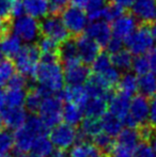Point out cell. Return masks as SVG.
<instances>
[{
    "instance_id": "cell-41",
    "label": "cell",
    "mask_w": 156,
    "mask_h": 157,
    "mask_svg": "<svg viewBox=\"0 0 156 157\" xmlns=\"http://www.w3.org/2000/svg\"><path fill=\"white\" fill-rule=\"evenodd\" d=\"M41 54H45V52H58L59 43L56 42L55 40L50 39V37L44 36V35H40L36 42Z\"/></svg>"
},
{
    "instance_id": "cell-42",
    "label": "cell",
    "mask_w": 156,
    "mask_h": 157,
    "mask_svg": "<svg viewBox=\"0 0 156 157\" xmlns=\"http://www.w3.org/2000/svg\"><path fill=\"white\" fill-rule=\"evenodd\" d=\"M6 86L9 89H27V87L29 86V81L27 77L17 72L11 77Z\"/></svg>"
},
{
    "instance_id": "cell-59",
    "label": "cell",
    "mask_w": 156,
    "mask_h": 157,
    "mask_svg": "<svg viewBox=\"0 0 156 157\" xmlns=\"http://www.w3.org/2000/svg\"><path fill=\"white\" fill-rule=\"evenodd\" d=\"M1 157H8V156H6V155H4V156H1Z\"/></svg>"
},
{
    "instance_id": "cell-32",
    "label": "cell",
    "mask_w": 156,
    "mask_h": 157,
    "mask_svg": "<svg viewBox=\"0 0 156 157\" xmlns=\"http://www.w3.org/2000/svg\"><path fill=\"white\" fill-rule=\"evenodd\" d=\"M92 142L103 152L107 157L110 155V152L112 150V147L115 144V137L106 134L103 130H101L98 134L92 138Z\"/></svg>"
},
{
    "instance_id": "cell-21",
    "label": "cell",
    "mask_w": 156,
    "mask_h": 157,
    "mask_svg": "<svg viewBox=\"0 0 156 157\" xmlns=\"http://www.w3.org/2000/svg\"><path fill=\"white\" fill-rule=\"evenodd\" d=\"M70 157H107L94 144L90 141H78L71 150Z\"/></svg>"
},
{
    "instance_id": "cell-51",
    "label": "cell",
    "mask_w": 156,
    "mask_h": 157,
    "mask_svg": "<svg viewBox=\"0 0 156 157\" xmlns=\"http://www.w3.org/2000/svg\"><path fill=\"white\" fill-rule=\"evenodd\" d=\"M47 157H69L67 153V150H63V149H58L57 147L56 150H52V152L49 154Z\"/></svg>"
},
{
    "instance_id": "cell-17",
    "label": "cell",
    "mask_w": 156,
    "mask_h": 157,
    "mask_svg": "<svg viewBox=\"0 0 156 157\" xmlns=\"http://www.w3.org/2000/svg\"><path fill=\"white\" fill-rule=\"evenodd\" d=\"M129 104H131V97L119 91H115L108 99L107 107L111 114L122 121L128 114Z\"/></svg>"
},
{
    "instance_id": "cell-37",
    "label": "cell",
    "mask_w": 156,
    "mask_h": 157,
    "mask_svg": "<svg viewBox=\"0 0 156 157\" xmlns=\"http://www.w3.org/2000/svg\"><path fill=\"white\" fill-rule=\"evenodd\" d=\"M16 73L14 62L12 59L6 58L0 62V88L6 86L11 77Z\"/></svg>"
},
{
    "instance_id": "cell-46",
    "label": "cell",
    "mask_w": 156,
    "mask_h": 157,
    "mask_svg": "<svg viewBox=\"0 0 156 157\" xmlns=\"http://www.w3.org/2000/svg\"><path fill=\"white\" fill-rule=\"evenodd\" d=\"M25 13L23 0H11V17L16 18Z\"/></svg>"
},
{
    "instance_id": "cell-11",
    "label": "cell",
    "mask_w": 156,
    "mask_h": 157,
    "mask_svg": "<svg viewBox=\"0 0 156 157\" xmlns=\"http://www.w3.org/2000/svg\"><path fill=\"white\" fill-rule=\"evenodd\" d=\"M128 116L133 119L137 128L149 123V99L143 95H135L131 99Z\"/></svg>"
},
{
    "instance_id": "cell-25",
    "label": "cell",
    "mask_w": 156,
    "mask_h": 157,
    "mask_svg": "<svg viewBox=\"0 0 156 157\" xmlns=\"http://www.w3.org/2000/svg\"><path fill=\"white\" fill-rule=\"evenodd\" d=\"M118 91L131 97L138 92V78L135 73H129L128 71L121 75L120 81L117 87Z\"/></svg>"
},
{
    "instance_id": "cell-3",
    "label": "cell",
    "mask_w": 156,
    "mask_h": 157,
    "mask_svg": "<svg viewBox=\"0 0 156 157\" xmlns=\"http://www.w3.org/2000/svg\"><path fill=\"white\" fill-rule=\"evenodd\" d=\"M40 52L36 44H28L21 46V50L14 56V65L18 73L28 79H34L36 67L40 62Z\"/></svg>"
},
{
    "instance_id": "cell-35",
    "label": "cell",
    "mask_w": 156,
    "mask_h": 157,
    "mask_svg": "<svg viewBox=\"0 0 156 157\" xmlns=\"http://www.w3.org/2000/svg\"><path fill=\"white\" fill-rule=\"evenodd\" d=\"M54 150V144L47 136H41L36 139L31 151L42 157H47Z\"/></svg>"
},
{
    "instance_id": "cell-44",
    "label": "cell",
    "mask_w": 156,
    "mask_h": 157,
    "mask_svg": "<svg viewBox=\"0 0 156 157\" xmlns=\"http://www.w3.org/2000/svg\"><path fill=\"white\" fill-rule=\"evenodd\" d=\"M134 157H156V153L146 141H141L137 147Z\"/></svg>"
},
{
    "instance_id": "cell-57",
    "label": "cell",
    "mask_w": 156,
    "mask_h": 157,
    "mask_svg": "<svg viewBox=\"0 0 156 157\" xmlns=\"http://www.w3.org/2000/svg\"><path fill=\"white\" fill-rule=\"evenodd\" d=\"M2 128H4V124H3V120H2V116H1V113H0V130H1Z\"/></svg>"
},
{
    "instance_id": "cell-27",
    "label": "cell",
    "mask_w": 156,
    "mask_h": 157,
    "mask_svg": "<svg viewBox=\"0 0 156 157\" xmlns=\"http://www.w3.org/2000/svg\"><path fill=\"white\" fill-rule=\"evenodd\" d=\"M83 117L82 108L73 103H67L63 105L62 109V120L65 123L73 126L79 125Z\"/></svg>"
},
{
    "instance_id": "cell-61",
    "label": "cell",
    "mask_w": 156,
    "mask_h": 157,
    "mask_svg": "<svg viewBox=\"0 0 156 157\" xmlns=\"http://www.w3.org/2000/svg\"><path fill=\"white\" fill-rule=\"evenodd\" d=\"M155 75H156V74H155Z\"/></svg>"
},
{
    "instance_id": "cell-16",
    "label": "cell",
    "mask_w": 156,
    "mask_h": 157,
    "mask_svg": "<svg viewBox=\"0 0 156 157\" xmlns=\"http://www.w3.org/2000/svg\"><path fill=\"white\" fill-rule=\"evenodd\" d=\"M91 74L92 71L89 65L81 62L63 68V76L67 85H82L87 82Z\"/></svg>"
},
{
    "instance_id": "cell-43",
    "label": "cell",
    "mask_w": 156,
    "mask_h": 157,
    "mask_svg": "<svg viewBox=\"0 0 156 157\" xmlns=\"http://www.w3.org/2000/svg\"><path fill=\"white\" fill-rule=\"evenodd\" d=\"M49 6V14L60 15L62 11L69 6L70 0H47Z\"/></svg>"
},
{
    "instance_id": "cell-45",
    "label": "cell",
    "mask_w": 156,
    "mask_h": 157,
    "mask_svg": "<svg viewBox=\"0 0 156 157\" xmlns=\"http://www.w3.org/2000/svg\"><path fill=\"white\" fill-rule=\"evenodd\" d=\"M123 47H124V40L120 39V37H118V36H115V35L110 37V40H109L106 45L107 52L110 55L123 49Z\"/></svg>"
},
{
    "instance_id": "cell-33",
    "label": "cell",
    "mask_w": 156,
    "mask_h": 157,
    "mask_svg": "<svg viewBox=\"0 0 156 157\" xmlns=\"http://www.w3.org/2000/svg\"><path fill=\"white\" fill-rule=\"evenodd\" d=\"M107 0H88L86 4V14L90 21H97L103 17V11Z\"/></svg>"
},
{
    "instance_id": "cell-13",
    "label": "cell",
    "mask_w": 156,
    "mask_h": 157,
    "mask_svg": "<svg viewBox=\"0 0 156 157\" xmlns=\"http://www.w3.org/2000/svg\"><path fill=\"white\" fill-rule=\"evenodd\" d=\"M131 13L140 24H151L155 21L156 0H135Z\"/></svg>"
},
{
    "instance_id": "cell-14",
    "label": "cell",
    "mask_w": 156,
    "mask_h": 157,
    "mask_svg": "<svg viewBox=\"0 0 156 157\" xmlns=\"http://www.w3.org/2000/svg\"><path fill=\"white\" fill-rule=\"evenodd\" d=\"M59 59L62 67H67L70 65L81 62L78 56L77 45H76V39L75 36L70 35L67 39L59 43Z\"/></svg>"
},
{
    "instance_id": "cell-53",
    "label": "cell",
    "mask_w": 156,
    "mask_h": 157,
    "mask_svg": "<svg viewBox=\"0 0 156 157\" xmlns=\"http://www.w3.org/2000/svg\"><path fill=\"white\" fill-rule=\"evenodd\" d=\"M148 143L151 145V147L154 150L155 153H156V128H154L153 132L151 134L150 138H149V140H148Z\"/></svg>"
},
{
    "instance_id": "cell-4",
    "label": "cell",
    "mask_w": 156,
    "mask_h": 157,
    "mask_svg": "<svg viewBox=\"0 0 156 157\" xmlns=\"http://www.w3.org/2000/svg\"><path fill=\"white\" fill-rule=\"evenodd\" d=\"M150 24H140L124 39V45L133 55H146L154 47V40L149 28Z\"/></svg>"
},
{
    "instance_id": "cell-54",
    "label": "cell",
    "mask_w": 156,
    "mask_h": 157,
    "mask_svg": "<svg viewBox=\"0 0 156 157\" xmlns=\"http://www.w3.org/2000/svg\"><path fill=\"white\" fill-rule=\"evenodd\" d=\"M149 28H150V32H151V35H152L153 40L156 43V23H151L149 25Z\"/></svg>"
},
{
    "instance_id": "cell-30",
    "label": "cell",
    "mask_w": 156,
    "mask_h": 157,
    "mask_svg": "<svg viewBox=\"0 0 156 157\" xmlns=\"http://www.w3.org/2000/svg\"><path fill=\"white\" fill-rule=\"evenodd\" d=\"M44 97L45 96L41 93V91L36 88V86H32L27 91L25 105L24 106H25L26 109L29 112H31V113H36Z\"/></svg>"
},
{
    "instance_id": "cell-49",
    "label": "cell",
    "mask_w": 156,
    "mask_h": 157,
    "mask_svg": "<svg viewBox=\"0 0 156 157\" xmlns=\"http://www.w3.org/2000/svg\"><path fill=\"white\" fill-rule=\"evenodd\" d=\"M11 23L12 19H4L0 17V39L11 31Z\"/></svg>"
},
{
    "instance_id": "cell-50",
    "label": "cell",
    "mask_w": 156,
    "mask_h": 157,
    "mask_svg": "<svg viewBox=\"0 0 156 157\" xmlns=\"http://www.w3.org/2000/svg\"><path fill=\"white\" fill-rule=\"evenodd\" d=\"M149 63H150V68L156 74V47L152 48L149 52Z\"/></svg>"
},
{
    "instance_id": "cell-9",
    "label": "cell",
    "mask_w": 156,
    "mask_h": 157,
    "mask_svg": "<svg viewBox=\"0 0 156 157\" xmlns=\"http://www.w3.org/2000/svg\"><path fill=\"white\" fill-rule=\"evenodd\" d=\"M40 32L41 35L50 37L58 43H61L70 36V32L65 28L60 15L48 14L40 21Z\"/></svg>"
},
{
    "instance_id": "cell-48",
    "label": "cell",
    "mask_w": 156,
    "mask_h": 157,
    "mask_svg": "<svg viewBox=\"0 0 156 157\" xmlns=\"http://www.w3.org/2000/svg\"><path fill=\"white\" fill-rule=\"evenodd\" d=\"M0 17L12 19L11 17V0H0Z\"/></svg>"
},
{
    "instance_id": "cell-52",
    "label": "cell",
    "mask_w": 156,
    "mask_h": 157,
    "mask_svg": "<svg viewBox=\"0 0 156 157\" xmlns=\"http://www.w3.org/2000/svg\"><path fill=\"white\" fill-rule=\"evenodd\" d=\"M111 1L116 2L117 4L121 6L122 8H124L125 10H126V9H129L131 6H133L135 0H111Z\"/></svg>"
},
{
    "instance_id": "cell-23",
    "label": "cell",
    "mask_w": 156,
    "mask_h": 157,
    "mask_svg": "<svg viewBox=\"0 0 156 157\" xmlns=\"http://www.w3.org/2000/svg\"><path fill=\"white\" fill-rule=\"evenodd\" d=\"M0 48L6 58L12 59L21 50V40L12 31H10L0 39Z\"/></svg>"
},
{
    "instance_id": "cell-58",
    "label": "cell",
    "mask_w": 156,
    "mask_h": 157,
    "mask_svg": "<svg viewBox=\"0 0 156 157\" xmlns=\"http://www.w3.org/2000/svg\"><path fill=\"white\" fill-rule=\"evenodd\" d=\"M3 57H4V55H3V52H2L1 48H0V62L3 60Z\"/></svg>"
},
{
    "instance_id": "cell-56",
    "label": "cell",
    "mask_w": 156,
    "mask_h": 157,
    "mask_svg": "<svg viewBox=\"0 0 156 157\" xmlns=\"http://www.w3.org/2000/svg\"><path fill=\"white\" fill-rule=\"evenodd\" d=\"M21 157H42V156H40V155H38V154L33 153V152H32V153H29V152H28V153L24 154V155H21Z\"/></svg>"
},
{
    "instance_id": "cell-19",
    "label": "cell",
    "mask_w": 156,
    "mask_h": 157,
    "mask_svg": "<svg viewBox=\"0 0 156 157\" xmlns=\"http://www.w3.org/2000/svg\"><path fill=\"white\" fill-rule=\"evenodd\" d=\"M3 124L10 129H17L27 120V111L23 107H8L1 113Z\"/></svg>"
},
{
    "instance_id": "cell-34",
    "label": "cell",
    "mask_w": 156,
    "mask_h": 157,
    "mask_svg": "<svg viewBox=\"0 0 156 157\" xmlns=\"http://www.w3.org/2000/svg\"><path fill=\"white\" fill-rule=\"evenodd\" d=\"M100 77L102 78L103 82L105 83L108 89L110 90H116L118 87V83L120 81L121 78V73L118 68H116L115 66L111 65L110 67H108L106 71L100 73Z\"/></svg>"
},
{
    "instance_id": "cell-55",
    "label": "cell",
    "mask_w": 156,
    "mask_h": 157,
    "mask_svg": "<svg viewBox=\"0 0 156 157\" xmlns=\"http://www.w3.org/2000/svg\"><path fill=\"white\" fill-rule=\"evenodd\" d=\"M6 105V98H4V92L0 89V110Z\"/></svg>"
},
{
    "instance_id": "cell-31",
    "label": "cell",
    "mask_w": 156,
    "mask_h": 157,
    "mask_svg": "<svg viewBox=\"0 0 156 157\" xmlns=\"http://www.w3.org/2000/svg\"><path fill=\"white\" fill-rule=\"evenodd\" d=\"M26 89H9L4 93L6 105L8 107H24L26 101Z\"/></svg>"
},
{
    "instance_id": "cell-60",
    "label": "cell",
    "mask_w": 156,
    "mask_h": 157,
    "mask_svg": "<svg viewBox=\"0 0 156 157\" xmlns=\"http://www.w3.org/2000/svg\"><path fill=\"white\" fill-rule=\"evenodd\" d=\"M155 21H156V15H155Z\"/></svg>"
},
{
    "instance_id": "cell-15",
    "label": "cell",
    "mask_w": 156,
    "mask_h": 157,
    "mask_svg": "<svg viewBox=\"0 0 156 157\" xmlns=\"http://www.w3.org/2000/svg\"><path fill=\"white\" fill-rule=\"evenodd\" d=\"M139 25V21L131 12H124L120 17L112 21V26H111L112 35L124 40Z\"/></svg>"
},
{
    "instance_id": "cell-26",
    "label": "cell",
    "mask_w": 156,
    "mask_h": 157,
    "mask_svg": "<svg viewBox=\"0 0 156 157\" xmlns=\"http://www.w3.org/2000/svg\"><path fill=\"white\" fill-rule=\"evenodd\" d=\"M138 91L146 97L156 95V75L155 73H146L138 78Z\"/></svg>"
},
{
    "instance_id": "cell-5",
    "label": "cell",
    "mask_w": 156,
    "mask_h": 157,
    "mask_svg": "<svg viewBox=\"0 0 156 157\" xmlns=\"http://www.w3.org/2000/svg\"><path fill=\"white\" fill-rule=\"evenodd\" d=\"M63 101L58 95H48L42 101L38 110L39 117L48 127L57 125L62 120Z\"/></svg>"
},
{
    "instance_id": "cell-20",
    "label": "cell",
    "mask_w": 156,
    "mask_h": 157,
    "mask_svg": "<svg viewBox=\"0 0 156 157\" xmlns=\"http://www.w3.org/2000/svg\"><path fill=\"white\" fill-rule=\"evenodd\" d=\"M79 129L77 130V141H90L96 134L102 130L101 118L94 117H86L79 123Z\"/></svg>"
},
{
    "instance_id": "cell-10",
    "label": "cell",
    "mask_w": 156,
    "mask_h": 157,
    "mask_svg": "<svg viewBox=\"0 0 156 157\" xmlns=\"http://www.w3.org/2000/svg\"><path fill=\"white\" fill-rule=\"evenodd\" d=\"M75 39L79 59L81 62L89 65L95 60L97 55L102 50V47L98 45L97 42L94 41L92 37L88 36L87 34L81 33V34L75 36Z\"/></svg>"
},
{
    "instance_id": "cell-40",
    "label": "cell",
    "mask_w": 156,
    "mask_h": 157,
    "mask_svg": "<svg viewBox=\"0 0 156 157\" xmlns=\"http://www.w3.org/2000/svg\"><path fill=\"white\" fill-rule=\"evenodd\" d=\"M14 138L8 129L2 128L0 130V157L4 156L13 149Z\"/></svg>"
},
{
    "instance_id": "cell-24",
    "label": "cell",
    "mask_w": 156,
    "mask_h": 157,
    "mask_svg": "<svg viewBox=\"0 0 156 157\" xmlns=\"http://www.w3.org/2000/svg\"><path fill=\"white\" fill-rule=\"evenodd\" d=\"M25 12L36 19H42L49 14L47 0H23Z\"/></svg>"
},
{
    "instance_id": "cell-38",
    "label": "cell",
    "mask_w": 156,
    "mask_h": 157,
    "mask_svg": "<svg viewBox=\"0 0 156 157\" xmlns=\"http://www.w3.org/2000/svg\"><path fill=\"white\" fill-rule=\"evenodd\" d=\"M91 64H92L91 71L94 74H100V73L104 72V71H106L107 68L112 65L111 64L110 56H109L108 52H102L97 55L95 60Z\"/></svg>"
},
{
    "instance_id": "cell-36",
    "label": "cell",
    "mask_w": 156,
    "mask_h": 157,
    "mask_svg": "<svg viewBox=\"0 0 156 157\" xmlns=\"http://www.w3.org/2000/svg\"><path fill=\"white\" fill-rule=\"evenodd\" d=\"M124 12H126L124 8H122L111 0H107L104 6V11H103V18L108 23H112Z\"/></svg>"
},
{
    "instance_id": "cell-22",
    "label": "cell",
    "mask_w": 156,
    "mask_h": 157,
    "mask_svg": "<svg viewBox=\"0 0 156 157\" xmlns=\"http://www.w3.org/2000/svg\"><path fill=\"white\" fill-rule=\"evenodd\" d=\"M107 101L104 97H89L85 105L82 106V111L86 117L101 118L106 112Z\"/></svg>"
},
{
    "instance_id": "cell-18",
    "label": "cell",
    "mask_w": 156,
    "mask_h": 157,
    "mask_svg": "<svg viewBox=\"0 0 156 157\" xmlns=\"http://www.w3.org/2000/svg\"><path fill=\"white\" fill-rule=\"evenodd\" d=\"M59 96L67 103H73L82 108L87 99L89 98L87 89L82 85H67L65 88H62L59 92Z\"/></svg>"
},
{
    "instance_id": "cell-47",
    "label": "cell",
    "mask_w": 156,
    "mask_h": 157,
    "mask_svg": "<svg viewBox=\"0 0 156 157\" xmlns=\"http://www.w3.org/2000/svg\"><path fill=\"white\" fill-rule=\"evenodd\" d=\"M149 123L156 128V95L151 97L149 101Z\"/></svg>"
},
{
    "instance_id": "cell-1",
    "label": "cell",
    "mask_w": 156,
    "mask_h": 157,
    "mask_svg": "<svg viewBox=\"0 0 156 157\" xmlns=\"http://www.w3.org/2000/svg\"><path fill=\"white\" fill-rule=\"evenodd\" d=\"M49 127L43 122L40 117L33 113L28 117L26 122L21 127L15 129L14 138V156L21 157L24 154L31 151L32 145L36 138L41 136H47Z\"/></svg>"
},
{
    "instance_id": "cell-39",
    "label": "cell",
    "mask_w": 156,
    "mask_h": 157,
    "mask_svg": "<svg viewBox=\"0 0 156 157\" xmlns=\"http://www.w3.org/2000/svg\"><path fill=\"white\" fill-rule=\"evenodd\" d=\"M131 70L138 76L146 74V73L150 72V63H149V59L146 55H137L135 58H133V62H131Z\"/></svg>"
},
{
    "instance_id": "cell-29",
    "label": "cell",
    "mask_w": 156,
    "mask_h": 157,
    "mask_svg": "<svg viewBox=\"0 0 156 157\" xmlns=\"http://www.w3.org/2000/svg\"><path fill=\"white\" fill-rule=\"evenodd\" d=\"M111 64L118 68L119 71H123V72H127L131 70V62H133V56L129 50L121 49L119 52L111 54L110 56Z\"/></svg>"
},
{
    "instance_id": "cell-28",
    "label": "cell",
    "mask_w": 156,
    "mask_h": 157,
    "mask_svg": "<svg viewBox=\"0 0 156 157\" xmlns=\"http://www.w3.org/2000/svg\"><path fill=\"white\" fill-rule=\"evenodd\" d=\"M101 126H102V130L104 132L112 137H117L119 132L122 130L123 123L120 119L111 114L110 112H108V113L105 112L101 117Z\"/></svg>"
},
{
    "instance_id": "cell-8",
    "label": "cell",
    "mask_w": 156,
    "mask_h": 157,
    "mask_svg": "<svg viewBox=\"0 0 156 157\" xmlns=\"http://www.w3.org/2000/svg\"><path fill=\"white\" fill-rule=\"evenodd\" d=\"M60 15L65 28L72 36H77L85 31L88 17L86 12H83V9L67 6Z\"/></svg>"
},
{
    "instance_id": "cell-12",
    "label": "cell",
    "mask_w": 156,
    "mask_h": 157,
    "mask_svg": "<svg viewBox=\"0 0 156 157\" xmlns=\"http://www.w3.org/2000/svg\"><path fill=\"white\" fill-rule=\"evenodd\" d=\"M86 34L88 36L92 37L94 41L97 42V44L102 48L106 47L107 43L112 36L111 26L106 21H92L89 25H87L85 29Z\"/></svg>"
},
{
    "instance_id": "cell-6",
    "label": "cell",
    "mask_w": 156,
    "mask_h": 157,
    "mask_svg": "<svg viewBox=\"0 0 156 157\" xmlns=\"http://www.w3.org/2000/svg\"><path fill=\"white\" fill-rule=\"evenodd\" d=\"M11 31L16 34L21 41L27 43L34 42L40 37V21L30 15H21L12 21Z\"/></svg>"
},
{
    "instance_id": "cell-7",
    "label": "cell",
    "mask_w": 156,
    "mask_h": 157,
    "mask_svg": "<svg viewBox=\"0 0 156 157\" xmlns=\"http://www.w3.org/2000/svg\"><path fill=\"white\" fill-rule=\"evenodd\" d=\"M48 135L54 147L67 150L73 147L74 143L77 142L78 132L76 129V126L70 125L64 122L52 126Z\"/></svg>"
},
{
    "instance_id": "cell-2",
    "label": "cell",
    "mask_w": 156,
    "mask_h": 157,
    "mask_svg": "<svg viewBox=\"0 0 156 157\" xmlns=\"http://www.w3.org/2000/svg\"><path fill=\"white\" fill-rule=\"evenodd\" d=\"M34 79L50 94L59 93L62 90L64 83L63 67L61 62H40L36 67Z\"/></svg>"
}]
</instances>
